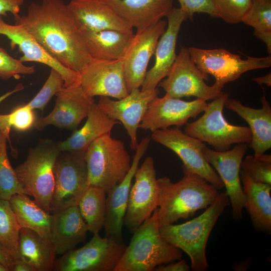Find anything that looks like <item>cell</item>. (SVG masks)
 <instances>
[{
	"instance_id": "6da1fadb",
	"label": "cell",
	"mask_w": 271,
	"mask_h": 271,
	"mask_svg": "<svg viewBox=\"0 0 271 271\" xmlns=\"http://www.w3.org/2000/svg\"><path fill=\"white\" fill-rule=\"evenodd\" d=\"M45 51L65 67L80 74L92 60L67 5L62 0L32 3L26 15L15 19Z\"/></svg>"
},
{
	"instance_id": "7a4b0ae2",
	"label": "cell",
	"mask_w": 271,
	"mask_h": 271,
	"mask_svg": "<svg viewBox=\"0 0 271 271\" xmlns=\"http://www.w3.org/2000/svg\"><path fill=\"white\" fill-rule=\"evenodd\" d=\"M182 171L184 176L176 183L167 177L158 179L159 226L188 218L198 210L206 209L219 194L214 186L199 175Z\"/></svg>"
},
{
	"instance_id": "3957f363",
	"label": "cell",
	"mask_w": 271,
	"mask_h": 271,
	"mask_svg": "<svg viewBox=\"0 0 271 271\" xmlns=\"http://www.w3.org/2000/svg\"><path fill=\"white\" fill-rule=\"evenodd\" d=\"M230 204L226 192H221L197 217L179 224L159 226L161 235L167 242L188 255L193 270L206 271L209 268L206 256L207 242L218 219Z\"/></svg>"
},
{
	"instance_id": "277c9868",
	"label": "cell",
	"mask_w": 271,
	"mask_h": 271,
	"mask_svg": "<svg viewBox=\"0 0 271 271\" xmlns=\"http://www.w3.org/2000/svg\"><path fill=\"white\" fill-rule=\"evenodd\" d=\"M132 234L114 271H153L159 265L182 259V250L160 234L157 208Z\"/></svg>"
},
{
	"instance_id": "5b68a950",
	"label": "cell",
	"mask_w": 271,
	"mask_h": 271,
	"mask_svg": "<svg viewBox=\"0 0 271 271\" xmlns=\"http://www.w3.org/2000/svg\"><path fill=\"white\" fill-rule=\"evenodd\" d=\"M89 185L106 194L124 178L131 166L124 143L106 133L95 140L84 152Z\"/></svg>"
},
{
	"instance_id": "8992f818",
	"label": "cell",
	"mask_w": 271,
	"mask_h": 271,
	"mask_svg": "<svg viewBox=\"0 0 271 271\" xmlns=\"http://www.w3.org/2000/svg\"><path fill=\"white\" fill-rule=\"evenodd\" d=\"M60 152L58 143L40 140L35 148L30 149L25 161L15 169L29 196L49 213L54 188V167Z\"/></svg>"
},
{
	"instance_id": "52a82bcc",
	"label": "cell",
	"mask_w": 271,
	"mask_h": 271,
	"mask_svg": "<svg viewBox=\"0 0 271 271\" xmlns=\"http://www.w3.org/2000/svg\"><path fill=\"white\" fill-rule=\"evenodd\" d=\"M229 96V93H223L208 103L200 117L185 124L184 132L219 152L229 150L234 144H249L252 139L249 128L231 124L224 117L223 110Z\"/></svg>"
},
{
	"instance_id": "ba28073f",
	"label": "cell",
	"mask_w": 271,
	"mask_h": 271,
	"mask_svg": "<svg viewBox=\"0 0 271 271\" xmlns=\"http://www.w3.org/2000/svg\"><path fill=\"white\" fill-rule=\"evenodd\" d=\"M85 152L60 151L54 167L50 213L78 205L89 186Z\"/></svg>"
},
{
	"instance_id": "9c48e42d",
	"label": "cell",
	"mask_w": 271,
	"mask_h": 271,
	"mask_svg": "<svg viewBox=\"0 0 271 271\" xmlns=\"http://www.w3.org/2000/svg\"><path fill=\"white\" fill-rule=\"evenodd\" d=\"M126 245L99 233L93 234L83 246L55 259L54 271H114Z\"/></svg>"
},
{
	"instance_id": "30bf717a",
	"label": "cell",
	"mask_w": 271,
	"mask_h": 271,
	"mask_svg": "<svg viewBox=\"0 0 271 271\" xmlns=\"http://www.w3.org/2000/svg\"><path fill=\"white\" fill-rule=\"evenodd\" d=\"M188 49L197 67L203 73L213 76L215 79L214 84L222 89L224 84L237 79L247 71L271 65L270 55L260 58L247 56L244 60L224 48L205 49L191 47Z\"/></svg>"
},
{
	"instance_id": "8fae6325",
	"label": "cell",
	"mask_w": 271,
	"mask_h": 271,
	"mask_svg": "<svg viewBox=\"0 0 271 271\" xmlns=\"http://www.w3.org/2000/svg\"><path fill=\"white\" fill-rule=\"evenodd\" d=\"M166 78L158 86L171 97L181 98L195 96L204 100L221 96L222 88L214 84L208 85V75L201 72L191 58L188 49L182 46Z\"/></svg>"
},
{
	"instance_id": "7c38bea8",
	"label": "cell",
	"mask_w": 271,
	"mask_h": 271,
	"mask_svg": "<svg viewBox=\"0 0 271 271\" xmlns=\"http://www.w3.org/2000/svg\"><path fill=\"white\" fill-rule=\"evenodd\" d=\"M151 139L174 152L183 162L182 170L199 175L218 190L224 187L219 176L203 155L202 150L206 146L203 142L177 127L155 130Z\"/></svg>"
},
{
	"instance_id": "4fadbf2b",
	"label": "cell",
	"mask_w": 271,
	"mask_h": 271,
	"mask_svg": "<svg viewBox=\"0 0 271 271\" xmlns=\"http://www.w3.org/2000/svg\"><path fill=\"white\" fill-rule=\"evenodd\" d=\"M131 186L123 225L129 231L133 232L151 216L158 207L159 185L154 160L147 157L138 167Z\"/></svg>"
},
{
	"instance_id": "5bb4252c",
	"label": "cell",
	"mask_w": 271,
	"mask_h": 271,
	"mask_svg": "<svg viewBox=\"0 0 271 271\" xmlns=\"http://www.w3.org/2000/svg\"><path fill=\"white\" fill-rule=\"evenodd\" d=\"M247 147L246 143H240L226 151H214L206 146L202 150L205 159L217 171L225 187L226 193L231 204L232 217L235 221L241 219L245 205L240 171Z\"/></svg>"
},
{
	"instance_id": "9a60e30c",
	"label": "cell",
	"mask_w": 271,
	"mask_h": 271,
	"mask_svg": "<svg viewBox=\"0 0 271 271\" xmlns=\"http://www.w3.org/2000/svg\"><path fill=\"white\" fill-rule=\"evenodd\" d=\"M167 21L161 20L157 24L141 31H137L122 60L127 89L142 86L151 57L154 54L158 42L165 31Z\"/></svg>"
},
{
	"instance_id": "2e32d148",
	"label": "cell",
	"mask_w": 271,
	"mask_h": 271,
	"mask_svg": "<svg viewBox=\"0 0 271 271\" xmlns=\"http://www.w3.org/2000/svg\"><path fill=\"white\" fill-rule=\"evenodd\" d=\"M56 95L53 110L36 120L35 127L42 130L53 125L61 129L76 130L95 103L93 97L85 93L79 82L64 87Z\"/></svg>"
},
{
	"instance_id": "e0dca14e",
	"label": "cell",
	"mask_w": 271,
	"mask_h": 271,
	"mask_svg": "<svg viewBox=\"0 0 271 271\" xmlns=\"http://www.w3.org/2000/svg\"><path fill=\"white\" fill-rule=\"evenodd\" d=\"M207 104L199 98L186 101L167 94L162 97L157 96L150 103L139 127L152 132L172 125L180 128L190 118H195L204 111Z\"/></svg>"
},
{
	"instance_id": "ac0fdd59",
	"label": "cell",
	"mask_w": 271,
	"mask_h": 271,
	"mask_svg": "<svg viewBox=\"0 0 271 271\" xmlns=\"http://www.w3.org/2000/svg\"><path fill=\"white\" fill-rule=\"evenodd\" d=\"M79 84L89 96H107L120 99L128 94L121 59H92L79 74Z\"/></svg>"
},
{
	"instance_id": "d6986e66",
	"label": "cell",
	"mask_w": 271,
	"mask_h": 271,
	"mask_svg": "<svg viewBox=\"0 0 271 271\" xmlns=\"http://www.w3.org/2000/svg\"><path fill=\"white\" fill-rule=\"evenodd\" d=\"M159 93L157 87L146 91L137 88L120 99L115 100L109 97L100 96L97 104L109 117L122 123L130 138V148L135 151L139 144L138 128L150 103Z\"/></svg>"
},
{
	"instance_id": "ffe728a7",
	"label": "cell",
	"mask_w": 271,
	"mask_h": 271,
	"mask_svg": "<svg viewBox=\"0 0 271 271\" xmlns=\"http://www.w3.org/2000/svg\"><path fill=\"white\" fill-rule=\"evenodd\" d=\"M151 139L149 136L139 143L130 168L123 180L107 193L105 218L103 228L105 237L123 242L122 227L132 181L141 159L147 151Z\"/></svg>"
},
{
	"instance_id": "44dd1931",
	"label": "cell",
	"mask_w": 271,
	"mask_h": 271,
	"mask_svg": "<svg viewBox=\"0 0 271 271\" xmlns=\"http://www.w3.org/2000/svg\"><path fill=\"white\" fill-rule=\"evenodd\" d=\"M167 25L160 38L154 54V66L147 72L142 91L154 90L165 78L177 56L176 47L179 33L183 23L188 18L179 8H173L166 17Z\"/></svg>"
},
{
	"instance_id": "7402d4cb",
	"label": "cell",
	"mask_w": 271,
	"mask_h": 271,
	"mask_svg": "<svg viewBox=\"0 0 271 271\" xmlns=\"http://www.w3.org/2000/svg\"><path fill=\"white\" fill-rule=\"evenodd\" d=\"M0 35L10 40V47L16 46L23 55L19 60L22 63L34 62L47 65L58 71L62 76L64 87L79 82V75L65 67L52 58L38 43L35 38L22 25L7 23L0 16Z\"/></svg>"
},
{
	"instance_id": "603a6c76",
	"label": "cell",
	"mask_w": 271,
	"mask_h": 271,
	"mask_svg": "<svg viewBox=\"0 0 271 271\" xmlns=\"http://www.w3.org/2000/svg\"><path fill=\"white\" fill-rule=\"evenodd\" d=\"M67 6L80 31H133L104 0H71Z\"/></svg>"
},
{
	"instance_id": "cb8c5ba5",
	"label": "cell",
	"mask_w": 271,
	"mask_h": 271,
	"mask_svg": "<svg viewBox=\"0 0 271 271\" xmlns=\"http://www.w3.org/2000/svg\"><path fill=\"white\" fill-rule=\"evenodd\" d=\"M137 31L155 25L173 8L174 0H104Z\"/></svg>"
},
{
	"instance_id": "d4e9b609",
	"label": "cell",
	"mask_w": 271,
	"mask_h": 271,
	"mask_svg": "<svg viewBox=\"0 0 271 271\" xmlns=\"http://www.w3.org/2000/svg\"><path fill=\"white\" fill-rule=\"evenodd\" d=\"M260 108H253L242 104L239 100L228 97L225 106L235 112L249 125L252 139L247 145L258 157L271 148V108L265 95L260 99Z\"/></svg>"
},
{
	"instance_id": "484cf974",
	"label": "cell",
	"mask_w": 271,
	"mask_h": 271,
	"mask_svg": "<svg viewBox=\"0 0 271 271\" xmlns=\"http://www.w3.org/2000/svg\"><path fill=\"white\" fill-rule=\"evenodd\" d=\"M52 242L56 254L62 255L84 241L88 231L78 205L53 213Z\"/></svg>"
},
{
	"instance_id": "4316f807",
	"label": "cell",
	"mask_w": 271,
	"mask_h": 271,
	"mask_svg": "<svg viewBox=\"0 0 271 271\" xmlns=\"http://www.w3.org/2000/svg\"><path fill=\"white\" fill-rule=\"evenodd\" d=\"M240 179L245 197L244 207L254 227L270 233L271 185L255 181L242 170L240 171Z\"/></svg>"
},
{
	"instance_id": "83f0119b",
	"label": "cell",
	"mask_w": 271,
	"mask_h": 271,
	"mask_svg": "<svg viewBox=\"0 0 271 271\" xmlns=\"http://www.w3.org/2000/svg\"><path fill=\"white\" fill-rule=\"evenodd\" d=\"M92 59H122L134 35L133 31H80Z\"/></svg>"
},
{
	"instance_id": "f1b7e54d",
	"label": "cell",
	"mask_w": 271,
	"mask_h": 271,
	"mask_svg": "<svg viewBox=\"0 0 271 271\" xmlns=\"http://www.w3.org/2000/svg\"><path fill=\"white\" fill-rule=\"evenodd\" d=\"M84 125L75 130L66 140L58 142L60 151L85 152L90 144L99 137L110 133L118 121L109 117L94 103Z\"/></svg>"
},
{
	"instance_id": "f546056e",
	"label": "cell",
	"mask_w": 271,
	"mask_h": 271,
	"mask_svg": "<svg viewBox=\"0 0 271 271\" xmlns=\"http://www.w3.org/2000/svg\"><path fill=\"white\" fill-rule=\"evenodd\" d=\"M20 257L27 262L34 271L53 270L56 252L52 242L27 228L20 230Z\"/></svg>"
},
{
	"instance_id": "4dcf8cb0",
	"label": "cell",
	"mask_w": 271,
	"mask_h": 271,
	"mask_svg": "<svg viewBox=\"0 0 271 271\" xmlns=\"http://www.w3.org/2000/svg\"><path fill=\"white\" fill-rule=\"evenodd\" d=\"M26 194H16L9 200L21 228L30 229L52 241L53 215Z\"/></svg>"
},
{
	"instance_id": "1f68e13d",
	"label": "cell",
	"mask_w": 271,
	"mask_h": 271,
	"mask_svg": "<svg viewBox=\"0 0 271 271\" xmlns=\"http://www.w3.org/2000/svg\"><path fill=\"white\" fill-rule=\"evenodd\" d=\"M106 193L102 188L89 185L78 204L80 213L88 231L99 233L104 226L106 203Z\"/></svg>"
},
{
	"instance_id": "d6a6232c",
	"label": "cell",
	"mask_w": 271,
	"mask_h": 271,
	"mask_svg": "<svg viewBox=\"0 0 271 271\" xmlns=\"http://www.w3.org/2000/svg\"><path fill=\"white\" fill-rule=\"evenodd\" d=\"M20 229L9 200L0 198V241L14 259L21 258L19 251Z\"/></svg>"
},
{
	"instance_id": "836d02e7",
	"label": "cell",
	"mask_w": 271,
	"mask_h": 271,
	"mask_svg": "<svg viewBox=\"0 0 271 271\" xmlns=\"http://www.w3.org/2000/svg\"><path fill=\"white\" fill-rule=\"evenodd\" d=\"M7 137L0 131V198L9 200L16 194L28 193L23 187L12 167L7 152Z\"/></svg>"
},
{
	"instance_id": "e575fe53",
	"label": "cell",
	"mask_w": 271,
	"mask_h": 271,
	"mask_svg": "<svg viewBox=\"0 0 271 271\" xmlns=\"http://www.w3.org/2000/svg\"><path fill=\"white\" fill-rule=\"evenodd\" d=\"M33 110L26 104L16 108L9 114H0V131L7 137L12 149L10 137L11 128L13 127L20 131L31 128L36 121Z\"/></svg>"
},
{
	"instance_id": "d590c367",
	"label": "cell",
	"mask_w": 271,
	"mask_h": 271,
	"mask_svg": "<svg viewBox=\"0 0 271 271\" xmlns=\"http://www.w3.org/2000/svg\"><path fill=\"white\" fill-rule=\"evenodd\" d=\"M218 18L228 24L242 22L249 12L252 0H213Z\"/></svg>"
},
{
	"instance_id": "8d00e7d4",
	"label": "cell",
	"mask_w": 271,
	"mask_h": 271,
	"mask_svg": "<svg viewBox=\"0 0 271 271\" xmlns=\"http://www.w3.org/2000/svg\"><path fill=\"white\" fill-rule=\"evenodd\" d=\"M241 22L254 30L271 31V0H252L250 9Z\"/></svg>"
},
{
	"instance_id": "74e56055",
	"label": "cell",
	"mask_w": 271,
	"mask_h": 271,
	"mask_svg": "<svg viewBox=\"0 0 271 271\" xmlns=\"http://www.w3.org/2000/svg\"><path fill=\"white\" fill-rule=\"evenodd\" d=\"M240 167L255 181L271 185L270 155L247 156L242 161Z\"/></svg>"
},
{
	"instance_id": "f35d334b",
	"label": "cell",
	"mask_w": 271,
	"mask_h": 271,
	"mask_svg": "<svg viewBox=\"0 0 271 271\" xmlns=\"http://www.w3.org/2000/svg\"><path fill=\"white\" fill-rule=\"evenodd\" d=\"M64 85L61 75L56 70L51 69L50 74L45 84L27 104L32 109H38L42 111L52 97L59 92Z\"/></svg>"
},
{
	"instance_id": "ab89813d",
	"label": "cell",
	"mask_w": 271,
	"mask_h": 271,
	"mask_svg": "<svg viewBox=\"0 0 271 271\" xmlns=\"http://www.w3.org/2000/svg\"><path fill=\"white\" fill-rule=\"evenodd\" d=\"M34 66H28L23 64L19 59L10 56L7 51L0 47V78L8 80L11 78L19 79L21 75L34 73Z\"/></svg>"
},
{
	"instance_id": "60d3db41",
	"label": "cell",
	"mask_w": 271,
	"mask_h": 271,
	"mask_svg": "<svg viewBox=\"0 0 271 271\" xmlns=\"http://www.w3.org/2000/svg\"><path fill=\"white\" fill-rule=\"evenodd\" d=\"M180 8L187 15L191 21L196 13H205L213 18L218 16L213 0H178Z\"/></svg>"
},
{
	"instance_id": "b9f144b4",
	"label": "cell",
	"mask_w": 271,
	"mask_h": 271,
	"mask_svg": "<svg viewBox=\"0 0 271 271\" xmlns=\"http://www.w3.org/2000/svg\"><path fill=\"white\" fill-rule=\"evenodd\" d=\"M25 0H0V16L6 17L11 13L15 19L18 17Z\"/></svg>"
},
{
	"instance_id": "7bdbcfd3",
	"label": "cell",
	"mask_w": 271,
	"mask_h": 271,
	"mask_svg": "<svg viewBox=\"0 0 271 271\" xmlns=\"http://www.w3.org/2000/svg\"><path fill=\"white\" fill-rule=\"evenodd\" d=\"M191 267L189 266L186 261L184 259H180L175 263H169V264L164 265L162 264L156 267L153 270L154 271H188L190 270Z\"/></svg>"
},
{
	"instance_id": "ee69618b",
	"label": "cell",
	"mask_w": 271,
	"mask_h": 271,
	"mask_svg": "<svg viewBox=\"0 0 271 271\" xmlns=\"http://www.w3.org/2000/svg\"><path fill=\"white\" fill-rule=\"evenodd\" d=\"M14 261V258L0 241V263L9 271Z\"/></svg>"
},
{
	"instance_id": "f6af8a7d",
	"label": "cell",
	"mask_w": 271,
	"mask_h": 271,
	"mask_svg": "<svg viewBox=\"0 0 271 271\" xmlns=\"http://www.w3.org/2000/svg\"><path fill=\"white\" fill-rule=\"evenodd\" d=\"M253 35L266 45L267 52L271 54V31H258L254 29Z\"/></svg>"
},
{
	"instance_id": "bcb514c9",
	"label": "cell",
	"mask_w": 271,
	"mask_h": 271,
	"mask_svg": "<svg viewBox=\"0 0 271 271\" xmlns=\"http://www.w3.org/2000/svg\"><path fill=\"white\" fill-rule=\"evenodd\" d=\"M10 271H34L33 268L21 258L14 259Z\"/></svg>"
},
{
	"instance_id": "7dc6e473",
	"label": "cell",
	"mask_w": 271,
	"mask_h": 271,
	"mask_svg": "<svg viewBox=\"0 0 271 271\" xmlns=\"http://www.w3.org/2000/svg\"><path fill=\"white\" fill-rule=\"evenodd\" d=\"M252 80L258 83L262 87V84H265L268 87L271 86V74L270 72L263 76L258 77L252 79Z\"/></svg>"
},
{
	"instance_id": "c3c4849f",
	"label": "cell",
	"mask_w": 271,
	"mask_h": 271,
	"mask_svg": "<svg viewBox=\"0 0 271 271\" xmlns=\"http://www.w3.org/2000/svg\"><path fill=\"white\" fill-rule=\"evenodd\" d=\"M24 88V86L23 84L22 83L18 84L13 90L9 91L6 93L0 96V103L9 96H11V95L13 94L14 93L16 92H17L18 91H20L23 90Z\"/></svg>"
},
{
	"instance_id": "681fc988",
	"label": "cell",
	"mask_w": 271,
	"mask_h": 271,
	"mask_svg": "<svg viewBox=\"0 0 271 271\" xmlns=\"http://www.w3.org/2000/svg\"><path fill=\"white\" fill-rule=\"evenodd\" d=\"M0 271H9L8 269L0 263Z\"/></svg>"
}]
</instances>
